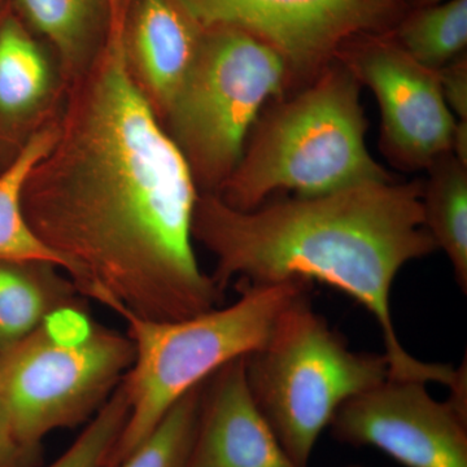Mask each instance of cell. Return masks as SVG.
Wrapping results in <instances>:
<instances>
[{
	"mask_svg": "<svg viewBox=\"0 0 467 467\" xmlns=\"http://www.w3.org/2000/svg\"><path fill=\"white\" fill-rule=\"evenodd\" d=\"M346 467H367V466H362V465H349V466H346Z\"/></svg>",
	"mask_w": 467,
	"mask_h": 467,
	"instance_id": "obj_26",
	"label": "cell"
},
{
	"mask_svg": "<svg viewBox=\"0 0 467 467\" xmlns=\"http://www.w3.org/2000/svg\"><path fill=\"white\" fill-rule=\"evenodd\" d=\"M306 292L279 316L267 342L245 356L252 399L285 453L308 467L337 409L389 378L386 356L349 349Z\"/></svg>",
	"mask_w": 467,
	"mask_h": 467,
	"instance_id": "obj_5",
	"label": "cell"
},
{
	"mask_svg": "<svg viewBox=\"0 0 467 467\" xmlns=\"http://www.w3.org/2000/svg\"><path fill=\"white\" fill-rule=\"evenodd\" d=\"M66 88L57 58L9 2L0 9V171L57 119Z\"/></svg>",
	"mask_w": 467,
	"mask_h": 467,
	"instance_id": "obj_12",
	"label": "cell"
},
{
	"mask_svg": "<svg viewBox=\"0 0 467 467\" xmlns=\"http://www.w3.org/2000/svg\"><path fill=\"white\" fill-rule=\"evenodd\" d=\"M204 382L184 393L119 467H186L198 426Z\"/></svg>",
	"mask_w": 467,
	"mask_h": 467,
	"instance_id": "obj_19",
	"label": "cell"
},
{
	"mask_svg": "<svg viewBox=\"0 0 467 467\" xmlns=\"http://www.w3.org/2000/svg\"><path fill=\"white\" fill-rule=\"evenodd\" d=\"M423 181L377 182L310 198L236 211L216 193H199L192 238L216 259L213 279L225 291L233 278L254 285L309 282L333 285L362 304L379 325L389 378L451 389L459 370L420 361L402 347L391 312L396 275L438 247L427 232Z\"/></svg>",
	"mask_w": 467,
	"mask_h": 467,
	"instance_id": "obj_2",
	"label": "cell"
},
{
	"mask_svg": "<svg viewBox=\"0 0 467 467\" xmlns=\"http://www.w3.org/2000/svg\"><path fill=\"white\" fill-rule=\"evenodd\" d=\"M42 451L27 448L18 439L5 405L0 401V467H38Z\"/></svg>",
	"mask_w": 467,
	"mask_h": 467,
	"instance_id": "obj_21",
	"label": "cell"
},
{
	"mask_svg": "<svg viewBox=\"0 0 467 467\" xmlns=\"http://www.w3.org/2000/svg\"><path fill=\"white\" fill-rule=\"evenodd\" d=\"M359 90L358 78L335 58L310 84L270 101L218 198L248 212L279 190L310 198L395 181L367 149Z\"/></svg>",
	"mask_w": 467,
	"mask_h": 467,
	"instance_id": "obj_3",
	"label": "cell"
},
{
	"mask_svg": "<svg viewBox=\"0 0 467 467\" xmlns=\"http://www.w3.org/2000/svg\"><path fill=\"white\" fill-rule=\"evenodd\" d=\"M335 58L376 95L379 149L393 167L426 171L451 152L457 121L442 97L438 70L409 57L389 32L349 39Z\"/></svg>",
	"mask_w": 467,
	"mask_h": 467,
	"instance_id": "obj_9",
	"label": "cell"
},
{
	"mask_svg": "<svg viewBox=\"0 0 467 467\" xmlns=\"http://www.w3.org/2000/svg\"><path fill=\"white\" fill-rule=\"evenodd\" d=\"M57 119L58 116L36 131L0 171V260L54 264L66 273L64 261L36 235L23 209L24 187L33 168L57 140Z\"/></svg>",
	"mask_w": 467,
	"mask_h": 467,
	"instance_id": "obj_16",
	"label": "cell"
},
{
	"mask_svg": "<svg viewBox=\"0 0 467 467\" xmlns=\"http://www.w3.org/2000/svg\"><path fill=\"white\" fill-rule=\"evenodd\" d=\"M9 2H11V0H0V9L5 7V5H8Z\"/></svg>",
	"mask_w": 467,
	"mask_h": 467,
	"instance_id": "obj_25",
	"label": "cell"
},
{
	"mask_svg": "<svg viewBox=\"0 0 467 467\" xmlns=\"http://www.w3.org/2000/svg\"><path fill=\"white\" fill-rule=\"evenodd\" d=\"M129 411L128 399L119 384L109 400L88 420L81 435L47 467H109L128 422Z\"/></svg>",
	"mask_w": 467,
	"mask_h": 467,
	"instance_id": "obj_20",
	"label": "cell"
},
{
	"mask_svg": "<svg viewBox=\"0 0 467 467\" xmlns=\"http://www.w3.org/2000/svg\"><path fill=\"white\" fill-rule=\"evenodd\" d=\"M287 94V66L272 46L236 27L204 29L192 69L160 121L199 193L218 192L265 103Z\"/></svg>",
	"mask_w": 467,
	"mask_h": 467,
	"instance_id": "obj_6",
	"label": "cell"
},
{
	"mask_svg": "<svg viewBox=\"0 0 467 467\" xmlns=\"http://www.w3.org/2000/svg\"><path fill=\"white\" fill-rule=\"evenodd\" d=\"M54 264L0 260V355L23 342L55 310L81 294Z\"/></svg>",
	"mask_w": 467,
	"mask_h": 467,
	"instance_id": "obj_15",
	"label": "cell"
},
{
	"mask_svg": "<svg viewBox=\"0 0 467 467\" xmlns=\"http://www.w3.org/2000/svg\"><path fill=\"white\" fill-rule=\"evenodd\" d=\"M202 34L178 0H126V64L160 121L192 69Z\"/></svg>",
	"mask_w": 467,
	"mask_h": 467,
	"instance_id": "obj_13",
	"label": "cell"
},
{
	"mask_svg": "<svg viewBox=\"0 0 467 467\" xmlns=\"http://www.w3.org/2000/svg\"><path fill=\"white\" fill-rule=\"evenodd\" d=\"M125 8L110 0L103 45L67 85L24 214L81 296L119 317L181 321L217 308L223 292L193 251L192 171L129 72Z\"/></svg>",
	"mask_w": 467,
	"mask_h": 467,
	"instance_id": "obj_1",
	"label": "cell"
},
{
	"mask_svg": "<svg viewBox=\"0 0 467 467\" xmlns=\"http://www.w3.org/2000/svg\"><path fill=\"white\" fill-rule=\"evenodd\" d=\"M11 5L51 46L66 85L84 72L109 32V0H11Z\"/></svg>",
	"mask_w": 467,
	"mask_h": 467,
	"instance_id": "obj_14",
	"label": "cell"
},
{
	"mask_svg": "<svg viewBox=\"0 0 467 467\" xmlns=\"http://www.w3.org/2000/svg\"><path fill=\"white\" fill-rule=\"evenodd\" d=\"M308 282L254 285L238 282L241 297L181 321L124 316L134 362L121 386L128 422L109 467H119L159 425L175 402L233 359L245 358L269 339L275 322Z\"/></svg>",
	"mask_w": 467,
	"mask_h": 467,
	"instance_id": "obj_4",
	"label": "cell"
},
{
	"mask_svg": "<svg viewBox=\"0 0 467 467\" xmlns=\"http://www.w3.org/2000/svg\"><path fill=\"white\" fill-rule=\"evenodd\" d=\"M204 29L236 27L278 51L288 94L310 84L356 36L389 33L408 12L402 0H178Z\"/></svg>",
	"mask_w": 467,
	"mask_h": 467,
	"instance_id": "obj_8",
	"label": "cell"
},
{
	"mask_svg": "<svg viewBox=\"0 0 467 467\" xmlns=\"http://www.w3.org/2000/svg\"><path fill=\"white\" fill-rule=\"evenodd\" d=\"M442 97L451 113L467 119V52L438 70Z\"/></svg>",
	"mask_w": 467,
	"mask_h": 467,
	"instance_id": "obj_22",
	"label": "cell"
},
{
	"mask_svg": "<svg viewBox=\"0 0 467 467\" xmlns=\"http://www.w3.org/2000/svg\"><path fill=\"white\" fill-rule=\"evenodd\" d=\"M389 34L420 66L439 70L467 52V0L408 9Z\"/></svg>",
	"mask_w": 467,
	"mask_h": 467,
	"instance_id": "obj_18",
	"label": "cell"
},
{
	"mask_svg": "<svg viewBox=\"0 0 467 467\" xmlns=\"http://www.w3.org/2000/svg\"><path fill=\"white\" fill-rule=\"evenodd\" d=\"M423 181V221L436 247L453 267L454 278L467 292V167L451 152L434 160Z\"/></svg>",
	"mask_w": 467,
	"mask_h": 467,
	"instance_id": "obj_17",
	"label": "cell"
},
{
	"mask_svg": "<svg viewBox=\"0 0 467 467\" xmlns=\"http://www.w3.org/2000/svg\"><path fill=\"white\" fill-rule=\"evenodd\" d=\"M186 467H299L252 399L245 358L233 359L205 380Z\"/></svg>",
	"mask_w": 467,
	"mask_h": 467,
	"instance_id": "obj_11",
	"label": "cell"
},
{
	"mask_svg": "<svg viewBox=\"0 0 467 467\" xmlns=\"http://www.w3.org/2000/svg\"><path fill=\"white\" fill-rule=\"evenodd\" d=\"M451 153L467 167V119H460L454 128Z\"/></svg>",
	"mask_w": 467,
	"mask_h": 467,
	"instance_id": "obj_23",
	"label": "cell"
},
{
	"mask_svg": "<svg viewBox=\"0 0 467 467\" xmlns=\"http://www.w3.org/2000/svg\"><path fill=\"white\" fill-rule=\"evenodd\" d=\"M405 3V5L409 9L418 8V7H426V5H438V3L444 2V0H402Z\"/></svg>",
	"mask_w": 467,
	"mask_h": 467,
	"instance_id": "obj_24",
	"label": "cell"
},
{
	"mask_svg": "<svg viewBox=\"0 0 467 467\" xmlns=\"http://www.w3.org/2000/svg\"><path fill=\"white\" fill-rule=\"evenodd\" d=\"M418 380L387 378L344 402L335 441L382 451L404 467H467V414L438 401Z\"/></svg>",
	"mask_w": 467,
	"mask_h": 467,
	"instance_id": "obj_10",
	"label": "cell"
},
{
	"mask_svg": "<svg viewBox=\"0 0 467 467\" xmlns=\"http://www.w3.org/2000/svg\"><path fill=\"white\" fill-rule=\"evenodd\" d=\"M128 334L95 325L81 340H58L39 326L0 355V401L27 448L88 423L109 400L134 362Z\"/></svg>",
	"mask_w": 467,
	"mask_h": 467,
	"instance_id": "obj_7",
	"label": "cell"
}]
</instances>
